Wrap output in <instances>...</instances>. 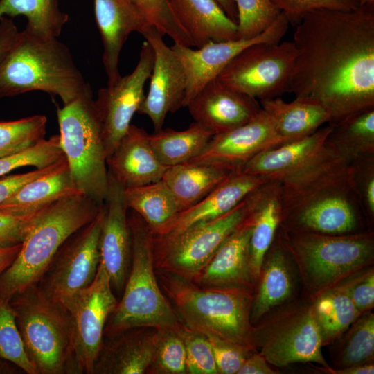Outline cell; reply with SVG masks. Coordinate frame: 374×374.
Here are the masks:
<instances>
[{
	"label": "cell",
	"instance_id": "cell-30",
	"mask_svg": "<svg viewBox=\"0 0 374 374\" xmlns=\"http://www.w3.org/2000/svg\"><path fill=\"white\" fill-rule=\"evenodd\" d=\"M234 172L217 165L186 162L169 166L161 179L180 212L197 203Z\"/></svg>",
	"mask_w": 374,
	"mask_h": 374
},
{
	"label": "cell",
	"instance_id": "cell-25",
	"mask_svg": "<svg viewBox=\"0 0 374 374\" xmlns=\"http://www.w3.org/2000/svg\"><path fill=\"white\" fill-rule=\"evenodd\" d=\"M253 207L247 217L221 244L205 267L194 279L197 283L203 287H221L249 282L252 275L249 262V241Z\"/></svg>",
	"mask_w": 374,
	"mask_h": 374
},
{
	"label": "cell",
	"instance_id": "cell-46",
	"mask_svg": "<svg viewBox=\"0 0 374 374\" xmlns=\"http://www.w3.org/2000/svg\"><path fill=\"white\" fill-rule=\"evenodd\" d=\"M348 165L365 217L371 222L374 219V155L357 159Z\"/></svg>",
	"mask_w": 374,
	"mask_h": 374
},
{
	"label": "cell",
	"instance_id": "cell-33",
	"mask_svg": "<svg viewBox=\"0 0 374 374\" xmlns=\"http://www.w3.org/2000/svg\"><path fill=\"white\" fill-rule=\"evenodd\" d=\"M128 209L139 215L153 235H160L179 212L172 193L163 181L123 188Z\"/></svg>",
	"mask_w": 374,
	"mask_h": 374
},
{
	"label": "cell",
	"instance_id": "cell-49",
	"mask_svg": "<svg viewBox=\"0 0 374 374\" xmlns=\"http://www.w3.org/2000/svg\"><path fill=\"white\" fill-rule=\"evenodd\" d=\"M42 210L24 215L0 211V248L21 244L38 219Z\"/></svg>",
	"mask_w": 374,
	"mask_h": 374
},
{
	"label": "cell",
	"instance_id": "cell-40",
	"mask_svg": "<svg viewBox=\"0 0 374 374\" xmlns=\"http://www.w3.org/2000/svg\"><path fill=\"white\" fill-rule=\"evenodd\" d=\"M238 39H251L265 31L280 15L271 0H233Z\"/></svg>",
	"mask_w": 374,
	"mask_h": 374
},
{
	"label": "cell",
	"instance_id": "cell-1",
	"mask_svg": "<svg viewBox=\"0 0 374 374\" xmlns=\"http://www.w3.org/2000/svg\"><path fill=\"white\" fill-rule=\"evenodd\" d=\"M292 42L296 56L288 93L321 103L328 124L374 107V4L310 12Z\"/></svg>",
	"mask_w": 374,
	"mask_h": 374
},
{
	"label": "cell",
	"instance_id": "cell-10",
	"mask_svg": "<svg viewBox=\"0 0 374 374\" xmlns=\"http://www.w3.org/2000/svg\"><path fill=\"white\" fill-rule=\"evenodd\" d=\"M286 249L305 265L313 283L328 285L359 269L373 257L371 232L330 235L283 230Z\"/></svg>",
	"mask_w": 374,
	"mask_h": 374
},
{
	"label": "cell",
	"instance_id": "cell-11",
	"mask_svg": "<svg viewBox=\"0 0 374 374\" xmlns=\"http://www.w3.org/2000/svg\"><path fill=\"white\" fill-rule=\"evenodd\" d=\"M118 300L108 274L99 264L93 282L73 299L69 316V353L66 373L93 374L107 319Z\"/></svg>",
	"mask_w": 374,
	"mask_h": 374
},
{
	"label": "cell",
	"instance_id": "cell-18",
	"mask_svg": "<svg viewBox=\"0 0 374 374\" xmlns=\"http://www.w3.org/2000/svg\"><path fill=\"white\" fill-rule=\"evenodd\" d=\"M105 213L99 238L100 264L108 274L113 290L122 294L131 263V235L123 187L108 172Z\"/></svg>",
	"mask_w": 374,
	"mask_h": 374
},
{
	"label": "cell",
	"instance_id": "cell-27",
	"mask_svg": "<svg viewBox=\"0 0 374 374\" xmlns=\"http://www.w3.org/2000/svg\"><path fill=\"white\" fill-rule=\"evenodd\" d=\"M175 12L194 46L237 39V24L216 0H171Z\"/></svg>",
	"mask_w": 374,
	"mask_h": 374
},
{
	"label": "cell",
	"instance_id": "cell-13",
	"mask_svg": "<svg viewBox=\"0 0 374 374\" xmlns=\"http://www.w3.org/2000/svg\"><path fill=\"white\" fill-rule=\"evenodd\" d=\"M296 56L292 41L254 44L233 57L217 78L260 100L280 97L289 91Z\"/></svg>",
	"mask_w": 374,
	"mask_h": 374
},
{
	"label": "cell",
	"instance_id": "cell-7",
	"mask_svg": "<svg viewBox=\"0 0 374 374\" xmlns=\"http://www.w3.org/2000/svg\"><path fill=\"white\" fill-rule=\"evenodd\" d=\"M62 150L80 193L99 204L108 188L107 153L95 99L88 83L71 102L57 109Z\"/></svg>",
	"mask_w": 374,
	"mask_h": 374
},
{
	"label": "cell",
	"instance_id": "cell-15",
	"mask_svg": "<svg viewBox=\"0 0 374 374\" xmlns=\"http://www.w3.org/2000/svg\"><path fill=\"white\" fill-rule=\"evenodd\" d=\"M290 23L281 12L262 33L251 39L209 42L194 49L175 44L172 49L181 62L186 78L183 107L209 82L217 78L226 65L242 50L258 43H278Z\"/></svg>",
	"mask_w": 374,
	"mask_h": 374
},
{
	"label": "cell",
	"instance_id": "cell-6",
	"mask_svg": "<svg viewBox=\"0 0 374 374\" xmlns=\"http://www.w3.org/2000/svg\"><path fill=\"white\" fill-rule=\"evenodd\" d=\"M161 284L183 325L204 336L247 346L249 299L237 287H200L191 280L165 272Z\"/></svg>",
	"mask_w": 374,
	"mask_h": 374
},
{
	"label": "cell",
	"instance_id": "cell-41",
	"mask_svg": "<svg viewBox=\"0 0 374 374\" xmlns=\"http://www.w3.org/2000/svg\"><path fill=\"white\" fill-rule=\"evenodd\" d=\"M178 328L159 329V338L148 373H187L186 349Z\"/></svg>",
	"mask_w": 374,
	"mask_h": 374
},
{
	"label": "cell",
	"instance_id": "cell-14",
	"mask_svg": "<svg viewBox=\"0 0 374 374\" xmlns=\"http://www.w3.org/2000/svg\"><path fill=\"white\" fill-rule=\"evenodd\" d=\"M153 62V49L145 40L132 72L98 92L95 106L107 157L128 130L134 114L145 98L144 86L150 76Z\"/></svg>",
	"mask_w": 374,
	"mask_h": 374
},
{
	"label": "cell",
	"instance_id": "cell-17",
	"mask_svg": "<svg viewBox=\"0 0 374 374\" xmlns=\"http://www.w3.org/2000/svg\"><path fill=\"white\" fill-rule=\"evenodd\" d=\"M281 144L274 121L262 109L247 123L214 134L202 152L188 162L213 164L239 172L259 153Z\"/></svg>",
	"mask_w": 374,
	"mask_h": 374
},
{
	"label": "cell",
	"instance_id": "cell-57",
	"mask_svg": "<svg viewBox=\"0 0 374 374\" xmlns=\"http://www.w3.org/2000/svg\"><path fill=\"white\" fill-rule=\"evenodd\" d=\"M226 14L237 24L238 13L233 0H216Z\"/></svg>",
	"mask_w": 374,
	"mask_h": 374
},
{
	"label": "cell",
	"instance_id": "cell-5",
	"mask_svg": "<svg viewBox=\"0 0 374 374\" xmlns=\"http://www.w3.org/2000/svg\"><path fill=\"white\" fill-rule=\"evenodd\" d=\"M131 235V268L116 307L109 317L104 336L148 327L177 328L180 321L161 292L155 276L152 234L136 213H127Z\"/></svg>",
	"mask_w": 374,
	"mask_h": 374
},
{
	"label": "cell",
	"instance_id": "cell-54",
	"mask_svg": "<svg viewBox=\"0 0 374 374\" xmlns=\"http://www.w3.org/2000/svg\"><path fill=\"white\" fill-rule=\"evenodd\" d=\"M21 244L6 248H0V276L12 264L17 256Z\"/></svg>",
	"mask_w": 374,
	"mask_h": 374
},
{
	"label": "cell",
	"instance_id": "cell-58",
	"mask_svg": "<svg viewBox=\"0 0 374 374\" xmlns=\"http://www.w3.org/2000/svg\"><path fill=\"white\" fill-rule=\"evenodd\" d=\"M361 6L366 4H374V0H359Z\"/></svg>",
	"mask_w": 374,
	"mask_h": 374
},
{
	"label": "cell",
	"instance_id": "cell-20",
	"mask_svg": "<svg viewBox=\"0 0 374 374\" xmlns=\"http://www.w3.org/2000/svg\"><path fill=\"white\" fill-rule=\"evenodd\" d=\"M329 124L303 138L265 150L250 159L241 172L281 181L308 168L330 149Z\"/></svg>",
	"mask_w": 374,
	"mask_h": 374
},
{
	"label": "cell",
	"instance_id": "cell-2",
	"mask_svg": "<svg viewBox=\"0 0 374 374\" xmlns=\"http://www.w3.org/2000/svg\"><path fill=\"white\" fill-rule=\"evenodd\" d=\"M280 182L283 230L330 235L362 233L359 230L366 219L350 166L331 145L316 162Z\"/></svg>",
	"mask_w": 374,
	"mask_h": 374
},
{
	"label": "cell",
	"instance_id": "cell-28",
	"mask_svg": "<svg viewBox=\"0 0 374 374\" xmlns=\"http://www.w3.org/2000/svg\"><path fill=\"white\" fill-rule=\"evenodd\" d=\"M274 121L283 143L307 136L330 121L326 108L318 100L298 98L286 102L280 97L260 100Z\"/></svg>",
	"mask_w": 374,
	"mask_h": 374
},
{
	"label": "cell",
	"instance_id": "cell-26",
	"mask_svg": "<svg viewBox=\"0 0 374 374\" xmlns=\"http://www.w3.org/2000/svg\"><path fill=\"white\" fill-rule=\"evenodd\" d=\"M322 338L310 310L276 334L262 349L265 360L277 366L313 362L329 368L321 353Z\"/></svg>",
	"mask_w": 374,
	"mask_h": 374
},
{
	"label": "cell",
	"instance_id": "cell-55",
	"mask_svg": "<svg viewBox=\"0 0 374 374\" xmlns=\"http://www.w3.org/2000/svg\"><path fill=\"white\" fill-rule=\"evenodd\" d=\"M327 371H331L337 374H371L374 373V366L371 364H362L345 367L342 369L332 370L330 368H326Z\"/></svg>",
	"mask_w": 374,
	"mask_h": 374
},
{
	"label": "cell",
	"instance_id": "cell-53",
	"mask_svg": "<svg viewBox=\"0 0 374 374\" xmlns=\"http://www.w3.org/2000/svg\"><path fill=\"white\" fill-rule=\"evenodd\" d=\"M238 374H273L274 371L267 365L262 355L254 354L249 355L240 369Z\"/></svg>",
	"mask_w": 374,
	"mask_h": 374
},
{
	"label": "cell",
	"instance_id": "cell-12",
	"mask_svg": "<svg viewBox=\"0 0 374 374\" xmlns=\"http://www.w3.org/2000/svg\"><path fill=\"white\" fill-rule=\"evenodd\" d=\"M105 203L95 218L62 244L37 283L43 294L66 309L94 280L100 264L99 238Z\"/></svg>",
	"mask_w": 374,
	"mask_h": 374
},
{
	"label": "cell",
	"instance_id": "cell-56",
	"mask_svg": "<svg viewBox=\"0 0 374 374\" xmlns=\"http://www.w3.org/2000/svg\"><path fill=\"white\" fill-rule=\"evenodd\" d=\"M25 373L17 364L7 359L0 357V374Z\"/></svg>",
	"mask_w": 374,
	"mask_h": 374
},
{
	"label": "cell",
	"instance_id": "cell-48",
	"mask_svg": "<svg viewBox=\"0 0 374 374\" xmlns=\"http://www.w3.org/2000/svg\"><path fill=\"white\" fill-rule=\"evenodd\" d=\"M205 337L211 346L218 373H237L249 357L247 346L213 336Z\"/></svg>",
	"mask_w": 374,
	"mask_h": 374
},
{
	"label": "cell",
	"instance_id": "cell-42",
	"mask_svg": "<svg viewBox=\"0 0 374 374\" xmlns=\"http://www.w3.org/2000/svg\"><path fill=\"white\" fill-rule=\"evenodd\" d=\"M0 357L10 360L25 373L37 374L29 359L8 301L0 299Z\"/></svg>",
	"mask_w": 374,
	"mask_h": 374
},
{
	"label": "cell",
	"instance_id": "cell-37",
	"mask_svg": "<svg viewBox=\"0 0 374 374\" xmlns=\"http://www.w3.org/2000/svg\"><path fill=\"white\" fill-rule=\"evenodd\" d=\"M312 310L323 343L332 340L346 330L361 314L340 287L322 294Z\"/></svg>",
	"mask_w": 374,
	"mask_h": 374
},
{
	"label": "cell",
	"instance_id": "cell-8",
	"mask_svg": "<svg viewBox=\"0 0 374 374\" xmlns=\"http://www.w3.org/2000/svg\"><path fill=\"white\" fill-rule=\"evenodd\" d=\"M26 353L37 374H66L69 353V316L37 284L8 301Z\"/></svg>",
	"mask_w": 374,
	"mask_h": 374
},
{
	"label": "cell",
	"instance_id": "cell-4",
	"mask_svg": "<svg viewBox=\"0 0 374 374\" xmlns=\"http://www.w3.org/2000/svg\"><path fill=\"white\" fill-rule=\"evenodd\" d=\"M103 204L79 193L44 208L15 259L0 276V299L8 301L37 284L62 244L91 222Z\"/></svg>",
	"mask_w": 374,
	"mask_h": 374
},
{
	"label": "cell",
	"instance_id": "cell-9",
	"mask_svg": "<svg viewBox=\"0 0 374 374\" xmlns=\"http://www.w3.org/2000/svg\"><path fill=\"white\" fill-rule=\"evenodd\" d=\"M258 188L226 214L172 235H153L154 265L165 272L194 280L226 238L252 210Z\"/></svg>",
	"mask_w": 374,
	"mask_h": 374
},
{
	"label": "cell",
	"instance_id": "cell-45",
	"mask_svg": "<svg viewBox=\"0 0 374 374\" xmlns=\"http://www.w3.org/2000/svg\"><path fill=\"white\" fill-rule=\"evenodd\" d=\"M186 355L187 373H218L211 346L207 338L183 324L178 328Z\"/></svg>",
	"mask_w": 374,
	"mask_h": 374
},
{
	"label": "cell",
	"instance_id": "cell-35",
	"mask_svg": "<svg viewBox=\"0 0 374 374\" xmlns=\"http://www.w3.org/2000/svg\"><path fill=\"white\" fill-rule=\"evenodd\" d=\"M18 15L26 17V30L46 38H57L69 21L57 0H0V19Z\"/></svg>",
	"mask_w": 374,
	"mask_h": 374
},
{
	"label": "cell",
	"instance_id": "cell-38",
	"mask_svg": "<svg viewBox=\"0 0 374 374\" xmlns=\"http://www.w3.org/2000/svg\"><path fill=\"white\" fill-rule=\"evenodd\" d=\"M47 118L41 114L0 121V158L28 149L44 139Z\"/></svg>",
	"mask_w": 374,
	"mask_h": 374
},
{
	"label": "cell",
	"instance_id": "cell-51",
	"mask_svg": "<svg viewBox=\"0 0 374 374\" xmlns=\"http://www.w3.org/2000/svg\"><path fill=\"white\" fill-rule=\"evenodd\" d=\"M64 159L65 156L51 165L42 168H36V170L25 173L2 176L0 178V204L12 196L28 182L57 168Z\"/></svg>",
	"mask_w": 374,
	"mask_h": 374
},
{
	"label": "cell",
	"instance_id": "cell-39",
	"mask_svg": "<svg viewBox=\"0 0 374 374\" xmlns=\"http://www.w3.org/2000/svg\"><path fill=\"white\" fill-rule=\"evenodd\" d=\"M148 24L175 44L194 46L190 36L180 23L171 0H127Z\"/></svg>",
	"mask_w": 374,
	"mask_h": 374
},
{
	"label": "cell",
	"instance_id": "cell-3",
	"mask_svg": "<svg viewBox=\"0 0 374 374\" xmlns=\"http://www.w3.org/2000/svg\"><path fill=\"white\" fill-rule=\"evenodd\" d=\"M87 84L64 43L26 28L0 61V98L40 91L66 105Z\"/></svg>",
	"mask_w": 374,
	"mask_h": 374
},
{
	"label": "cell",
	"instance_id": "cell-16",
	"mask_svg": "<svg viewBox=\"0 0 374 374\" xmlns=\"http://www.w3.org/2000/svg\"><path fill=\"white\" fill-rule=\"evenodd\" d=\"M142 35L154 52L150 87L137 112L150 119L154 132L162 129L166 116L183 107L186 78L183 66L163 41L162 33L150 26Z\"/></svg>",
	"mask_w": 374,
	"mask_h": 374
},
{
	"label": "cell",
	"instance_id": "cell-44",
	"mask_svg": "<svg viewBox=\"0 0 374 374\" xmlns=\"http://www.w3.org/2000/svg\"><path fill=\"white\" fill-rule=\"evenodd\" d=\"M344 347L341 361L345 367L366 363L374 353V316L357 319Z\"/></svg>",
	"mask_w": 374,
	"mask_h": 374
},
{
	"label": "cell",
	"instance_id": "cell-50",
	"mask_svg": "<svg viewBox=\"0 0 374 374\" xmlns=\"http://www.w3.org/2000/svg\"><path fill=\"white\" fill-rule=\"evenodd\" d=\"M361 313L374 303V274L371 271L340 287Z\"/></svg>",
	"mask_w": 374,
	"mask_h": 374
},
{
	"label": "cell",
	"instance_id": "cell-43",
	"mask_svg": "<svg viewBox=\"0 0 374 374\" xmlns=\"http://www.w3.org/2000/svg\"><path fill=\"white\" fill-rule=\"evenodd\" d=\"M64 156L59 135L44 139L34 146L15 154L0 158V177L24 166L42 168Z\"/></svg>",
	"mask_w": 374,
	"mask_h": 374
},
{
	"label": "cell",
	"instance_id": "cell-22",
	"mask_svg": "<svg viewBox=\"0 0 374 374\" xmlns=\"http://www.w3.org/2000/svg\"><path fill=\"white\" fill-rule=\"evenodd\" d=\"M148 136L143 128L131 124L107 157L108 172L124 188L161 180L168 168L159 161Z\"/></svg>",
	"mask_w": 374,
	"mask_h": 374
},
{
	"label": "cell",
	"instance_id": "cell-34",
	"mask_svg": "<svg viewBox=\"0 0 374 374\" xmlns=\"http://www.w3.org/2000/svg\"><path fill=\"white\" fill-rule=\"evenodd\" d=\"M214 134L206 127L194 121L184 130L161 129L149 134L148 137L159 161L169 167L195 158Z\"/></svg>",
	"mask_w": 374,
	"mask_h": 374
},
{
	"label": "cell",
	"instance_id": "cell-21",
	"mask_svg": "<svg viewBox=\"0 0 374 374\" xmlns=\"http://www.w3.org/2000/svg\"><path fill=\"white\" fill-rule=\"evenodd\" d=\"M95 17L102 44L103 66L107 86L121 77L119 57L123 45L133 32L141 35L151 26L127 0H93Z\"/></svg>",
	"mask_w": 374,
	"mask_h": 374
},
{
	"label": "cell",
	"instance_id": "cell-47",
	"mask_svg": "<svg viewBox=\"0 0 374 374\" xmlns=\"http://www.w3.org/2000/svg\"><path fill=\"white\" fill-rule=\"evenodd\" d=\"M289 23L296 26L308 12L316 10L350 11L361 6L359 0H271Z\"/></svg>",
	"mask_w": 374,
	"mask_h": 374
},
{
	"label": "cell",
	"instance_id": "cell-19",
	"mask_svg": "<svg viewBox=\"0 0 374 374\" xmlns=\"http://www.w3.org/2000/svg\"><path fill=\"white\" fill-rule=\"evenodd\" d=\"M186 107L195 122L215 134L247 123L262 110L257 99L227 87L217 78L206 84Z\"/></svg>",
	"mask_w": 374,
	"mask_h": 374
},
{
	"label": "cell",
	"instance_id": "cell-36",
	"mask_svg": "<svg viewBox=\"0 0 374 374\" xmlns=\"http://www.w3.org/2000/svg\"><path fill=\"white\" fill-rule=\"evenodd\" d=\"M271 249L253 305V321L260 319L270 309L283 302L292 292L285 247L280 237L277 244Z\"/></svg>",
	"mask_w": 374,
	"mask_h": 374
},
{
	"label": "cell",
	"instance_id": "cell-32",
	"mask_svg": "<svg viewBox=\"0 0 374 374\" xmlns=\"http://www.w3.org/2000/svg\"><path fill=\"white\" fill-rule=\"evenodd\" d=\"M326 141L348 164L374 155V107L362 109L329 124Z\"/></svg>",
	"mask_w": 374,
	"mask_h": 374
},
{
	"label": "cell",
	"instance_id": "cell-29",
	"mask_svg": "<svg viewBox=\"0 0 374 374\" xmlns=\"http://www.w3.org/2000/svg\"><path fill=\"white\" fill-rule=\"evenodd\" d=\"M79 193H82L73 182L65 157L57 168L24 185L0 204V211L13 215H28Z\"/></svg>",
	"mask_w": 374,
	"mask_h": 374
},
{
	"label": "cell",
	"instance_id": "cell-31",
	"mask_svg": "<svg viewBox=\"0 0 374 374\" xmlns=\"http://www.w3.org/2000/svg\"><path fill=\"white\" fill-rule=\"evenodd\" d=\"M280 184L269 181L258 190L253 209L249 241V262L252 276L260 274L265 256L274 242L280 224Z\"/></svg>",
	"mask_w": 374,
	"mask_h": 374
},
{
	"label": "cell",
	"instance_id": "cell-24",
	"mask_svg": "<svg viewBox=\"0 0 374 374\" xmlns=\"http://www.w3.org/2000/svg\"><path fill=\"white\" fill-rule=\"evenodd\" d=\"M103 344L94 366L99 374H143L153 360L159 330L138 327L123 331Z\"/></svg>",
	"mask_w": 374,
	"mask_h": 374
},
{
	"label": "cell",
	"instance_id": "cell-23",
	"mask_svg": "<svg viewBox=\"0 0 374 374\" xmlns=\"http://www.w3.org/2000/svg\"><path fill=\"white\" fill-rule=\"evenodd\" d=\"M269 181H271L262 176L235 172L197 203L179 212L159 235H175L195 224L216 219Z\"/></svg>",
	"mask_w": 374,
	"mask_h": 374
},
{
	"label": "cell",
	"instance_id": "cell-52",
	"mask_svg": "<svg viewBox=\"0 0 374 374\" xmlns=\"http://www.w3.org/2000/svg\"><path fill=\"white\" fill-rule=\"evenodd\" d=\"M19 32L12 19L7 17L0 19V61L15 42Z\"/></svg>",
	"mask_w": 374,
	"mask_h": 374
}]
</instances>
